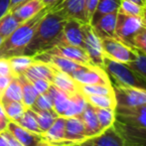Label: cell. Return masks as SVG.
I'll return each instance as SVG.
<instances>
[{"label":"cell","mask_w":146,"mask_h":146,"mask_svg":"<svg viewBox=\"0 0 146 146\" xmlns=\"http://www.w3.org/2000/svg\"><path fill=\"white\" fill-rule=\"evenodd\" d=\"M66 20L67 19L59 14L49 10L39 24L32 40L24 51V54L33 56L37 53L56 46L59 42Z\"/></svg>","instance_id":"1"},{"label":"cell","mask_w":146,"mask_h":146,"mask_svg":"<svg viewBox=\"0 0 146 146\" xmlns=\"http://www.w3.org/2000/svg\"><path fill=\"white\" fill-rule=\"evenodd\" d=\"M50 10V7H46L39 12L37 15L20 24L8 38L4 40L0 46V58H10V57L23 55L25 49L32 40L37 28L43 17Z\"/></svg>","instance_id":"2"},{"label":"cell","mask_w":146,"mask_h":146,"mask_svg":"<svg viewBox=\"0 0 146 146\" xmlns=\"http://www.w3.org/2000/svg\"><path fill=\"white\" fill-rule=\"evenodd\" d=\"M102 68L114 80L115 85L146 90V79L126 64L104 57Z\"/></svg>","instance_id":"3"},{"label":"cell","mask_w":146,"mask_h":146,"mask_svg":"<svg viewBox=\"0 0 146 146\" xmlns=\"http://www.w3.org/2000/svg\"><path fill=\"white\" fill-rule=\"evenodd\" d=\"M102 44L104 57L106 58L124 64L130 63L136 58V49L117 38H104L102 39Z\"/></svg>","instance_id":"4"},{"label":"cell","mask_w":146,"mask_h":146,"mask_svg":"<svg viewBox=\"0 0 146 146\" xmlns=\"http://www.w3.org/2000/svg\"><path fill=\"white\" fill-rule=\"evenodd\" d=\"M143 27L141 18L133 17L122 12H117L115 24V36L122 42L132 46V41L135 35Z\"/></svg>","instance_id":"5"},{"label":"cell","mask_w":146,"mask_h":146,"mask_svg":"<svg viewBox=\"0 0 146 146\" xmlns=\"http://www.w3.org/2000/svg\"><path fill=\"white\" fill-rule=\"evenodd\" d=\"M84 46L83 48L88 53V57L92 60L94 66L102 68L104 67V54L102 50V39L96 35L90 23H84ZM104 69V68H102Z\"/></svg>","instance_id":"6"},{"label":"cell","mask_w":146,"mask_h":146,"mask_svg":"<svg viewBox=\"0 0 146 146\" xmlns=\"http://www.w3.org/2000/svg\"><path fill=\"white\" fill-rule=\"evenodd\" d=\"M87 0H59L50 10L65 19H77L88 23L87 17Z\"/></svg>","instance_id":"7"},{"label":"cell","mask_w":146,"mask_h":146,"mask_svg":"<svg viewBox=\"0 0 146 146\" xmlns=\"http://www.w3.org/2000/svg\"><path fill=\"white\" fill-rule=\"evenodd\" d=\"M116 106L132 108L146 104V90L132 87L112 85Z\"/></svg>","instance_id":"8"},{"label":"cell","mask_w":146,"mask_h":146,"mask_svg":"<svg viewBox=\"0 0 146 146\" xmlns=\"http://www.w3.org/2000/svg\"><path fill=\"white\" fill-rule=\"evenodd\" d=\"M71 77L80 85H112L108 73L98 66H83Z\"/></svg>","instance_id":"9"},{"label":"cell","mask_w":146,"mask_h":146,"mask_svg":"<svg viewBox=\"0 0 146 146\" xmlns=\"http://www.w3.org/2000/svg\"><path fill=\"white\" fill-rule=\"evenodd\" d=\"M115 120L129 126L146 127V104L132 108L116 106Z\"/></svg>","instance_id":"10"},{"label":"cell","mask_w":146,"mask_h":146,"mask_svg":"<svg viewBox=\"0 0 146 146\" xmlns=\"http://www.w3.org/2000/svg\"><path fill=\"white\" fill-rule=\"evenodd\" d=\"M43 52L52 55H57V56L60 57H64V58L72 60V61L76 62V63L81 64V65L84 66H94L90 58L88 57V53L82 47L59 44L48 49V50L43 51Z\"/></svg>","instance_id":"11"},{"label":"cell","mask_w":146,"mask_h":146,"mask_svg":"<svg viewBox=\"0 0 146 146\" xmlns=\"http://www.w3.org/2000/svg\"><path fill=\"white\" fill-rule=\"evenodd\" d=\"M84 22L77 19H67L64 25L62 34L59 38V44L72 45V46H84Z\"/></svg>","instance_id":"12"},{"label":"cell","mask_w":146,"mask_h":146,"mask_svg":"<svg viewBox=\"0 0 146 146\" xmlns=\"http://www.w3.org/2000/svg\"><path fill=\"white\" fill-rule=\"evenodd\" d=\"M114 126L122 136L125 146H146V127L129 126L116 120Z\"/></svg>","instance_id":"13"},{"label":"cell","mask_w":146,"mask_h":146,"mask_svg":"<svg viewBox=\"0 0 146 146\" xmlns=\"http://www.w3.org/2000/svg\"><path fill=\"white\" fill-rule=\"evenodd\" d=\"M88 139L85 132L83 120L80 116L66 117L65 125V141L66 146L82 143Z\"/></svg>","instance_id":"14"},{"label":"cell","mask_w":146,"mask_h":146,"mask_svg":"<svg viewBox=\"0 0 146 146\" xmlns=\"http://www.w3.org/2000/svg\"><path fill=\"white\" fill-rule=\"evenodd\" d=\"M117 12L115 13L104 14L98 18L90 21L92 29L100 39L104 38H116L115 36V24H116Z\"/></svg>","instance_id":"15"},{"label":"cell","mask_w":146,"mask_h":146,"mask_svg":"<svg viewBox=\"0 0 146 146\" xmlns=\"http://www.w3.org/2000/svg\"><path fill=\"white\" fill-rule=\"evenodd\" d=\"M86 141L92 146H125L124 140L114 126V123L113 125L104 129L102 133L90 137Z\"/></svg>","instance_id":"16"},{"label":"cell","mask_w":146,"mask_h":146,"mask_svg":"<svg viewBox=\"0 0 146 146\" xmlns=\"http://www.w3.org/2000/svg\"><path fill=\"white\" fill-rule=\"evenodd\" d=\"M65 125L66 117L58 116L50 128L43 133V140L52 145L66 146L67 144L65 141Z\"/></svg>","instance_id":"17"},{"label":"cell","mask_w":146,"mask_h":146,"mask_svg":"<svg viewBox=\"0 0 146 146\" xmlns=\"http://www.w3.org/2000/svg\"><path fill=\"white\" fill-rule=\"evenodd\" d=\"M7 130L24 146H38L43 140L42 135L31 132L15 121H9Z\"/></svg>","instance_id":"18"},{"label":"cell","mask_w":146,"mask_h":146,"mask_svg":"<svg viewBox=\"0 0 146 146\" xmlns=\"http://www.w3.org/2000/svg\"><path fill=\"white\" fill-rule=\"evenodd\" d=\"M47 6L41 0H26L18 7L12 10V13L17 18L18 21L24 23L27 20L34 17L35 15H37L39 12L42 11Z\"/></svg>","instance_id":"19"},{"label":"cell","mask_w":146,"mask_h":146,"mask_svg":"<svg viewBox=\"0 0 146 146\" xmlns=\"http://www.w3.org/2000/svg\"><path fill=\"white\" fill-rule=\"evenodd\" d=\"M55 74V68L42 61L35 60V62L27 69V71L23 74L29 81L42 79L52 83Z\"/></svg>","instance_id":"20"},{"label":"cell","mask_w":146,"mask_h":146,"mask_svg":"<svg viewBox=\"0 0 146 146\" xmlns=\"http://www.w3.org/2000/svg\"><path fill=\"white\" fill-rule=\"evenodd\" d=\"M80 117L83 120L84 126H85V132L88 139L96 136V135L100 134L104 131L98 120L96 111H94V106H92L88 102L85 110L80 115Z\"/></svg>","instance_id":"21"},{"label":"cell","mask_w":146,"mask_h":146,"mask_svg":"<svg viewBox=\"0 0 146 146\" xmlns=\"http://www.w3.org/2000/svg\"><path fill=\"white\" fill-rule=\"evenodd\" d=\"M52 84L60 88L63 92H67L68 94H73L75 92H79L78 90V83L67 73H64L62 71L55 69L54 78H53Z\"/></svg>","instance_id":"22"},{"label":"cell","mask_w":146,"mask_h":146,"mask_svg":"<svg viewBox=\"0 0 146 146\" xmlns=\"http://www.w3.org/2000/svg\"><path fill=\"white\" fill-rule=\"evenodd\" d=\"M49 94L51 96L53 100V108L54 110L57 112L59 116H63L66 110L68 108L70 102V94L63 92L60 88L55 87L54 85H51L50 88L48 90Z\"/></svg>","instance_id":"23"},{"label":"cell","mask_w":146,"mask_h":146,"mask_svg":"<svg viewBox=\"0 0 146 146\" xmlns=\"http://www.w3.org/2000/svg\"><path fill=\"white\" fill-rule=\"evenodd\" d=\"M88 104L87 100L81 92H77L70 96V102L68 108L66 110L64 117H77L80 116L85 110Z\"/></svg>","instance_id":"24"},{"label":"cell","mask_w":146,"mask_h":146,"mask_svg":"<svg viewBox=\"0 0 146 146\" xmlns=\"http://www.w3.org/2000/svg\"><path fill=\"white\" fill-rule=\"evenodd\" d=\"M29 110H31L33 116L35 117L37 123L43 130V132L48 130L51 127V125L54 123L55 119L59 116L55 110H41L33 108V106L29 108Z\"/></svg>","instance_id":"25"},{"label":"cell","mask_w":146,"mask_h":146,"mask_svg":"<svg viewBox=\"0 0 146 146\" xmlns=\"http://www.w3.org/2000/svg\"><path fill=\"white\" fill-rule=\"evenodd\" d=\"M18 79L22 87V104L26 108H29L35 104V100L39 94L36 92L32 82L29 81L24 75L18 76Z\"/></svg>","instance_id":"26"},{"label":"cell","mask_w":146,"mask_h":146,"mask_svg":"<svg viewBox=\"0 0 146 146\" xmlns=\"http://www.w3.org/2000/svg\"><path fill=\"white\" fill-rule=\"evenodd\" d=\"M78 90L83 96H114L112 85H80Z\"/></svg>","instance_id":"27"},{"label":"cell","mask_w":146,"mask_h":146,"mask_svg":"<svg viewBox=\"0 0 146 146\" xmlns=\"http://www.w3.org/2000/svg\"><path fill=\"white\" fill-rule=\"evenodd\" d=\"M9 62L11 65L12 71H13L15 77H18L20 75H23L27 69L35 62V59L33 56L30 55H17V56L10 57Z\"/></svg>","instance_id":"28"},{"label":"cell","mask_w":146,"mask_h":146,"mask_svg":"<svg viewBox=\"0 0 146 146\" xmlns=\"http://www.w3.org/2000/svg\"><path fill=\"white\" fill-rule=\"evenodd\" d=\"M22 24L14 16L12 11H8L0 18V37L6 39L12 34L17 27Z\"/></svg>","instance_id":"29"},{"label":"cell","mask_w":146,"mask_h":146,"mask_svg":"<svg viewBox=\"0 0 146 146\" xmlns=\"http://www.w3.org/2000/svg\"><path fill=\"white\" fill-rule=\"evenodd\" d=\"M1 102V100H0ZM5 113L10 121H17L27 108L21 102L16 100H3L1 102Z\"/></svg>","instance_id":"30"},{"label":"cell","mask_w":146,"mask_h":146,"mask_svg":"<svg viewBox=\"0 0 146 146\" xmlns=\"http://www.w3.org/2000/svg\"><path fill=\"white\" fill-rule=\"evenodd\" d=\"M120 4H121V0H100L92 20L96 19V18L104 15V14L118 12L119 8H120Z\"/></svg>","instance_id":"31"},{"label":"cell","mask_w":146,"mask_h":146,"mask_svg":"<svg viewBox=\"0 0 146 146\" xmlns=\"http://www.w3.org/2000/svg\"><path fill=\"white\" fill-rule=\"evenodd\" d=\"M0 100H16L22 102V87L18 77H14L12 79L11 83L5 90Z\"/></svg>","instance_id":"32"},{"label":"cell","mask_w":146,"mask_h":146,"mask_svg":"<svg viewBox=\"0 0 146 146\" xmlns=\"http://www.w3.org/2000/svg\"><path fill=\"white\" fill-rule=\"evenodd\" d=\"M88 104L96 108H108L114 110L116 108L115 96H84Z\"/></svg>","instance_id":"33"},{"label":"cell","mask_w":146,"mask_h":146,"mask_svg":"<svg viewBox=\"0 0 146 146\" xmlns=\"http://www.w3.org/2000/svg\"><path fill=\"white\" fill-rule=\"evenodd\" d=\"M16 122H17L19 125H21L22 127L26 128L27 130L31 131V132L36 133V134L43 135V133H44L42 129L40 128V126L38 125L36 119H35V117L33 116L32 112H31V110L29 108H27V110L24 111V113L22 114L21 117H20Z\"/></svg>","instance_id":"34"},{"label":"cell","mask_w":146,"mask_h":146,"mask_svg":"<svg viewBox=\"0 0 146 146\" xmlns=\"http://www.w3.org/2000/svg\"><path fill=\"white\" fill-rule=\"evenodd\" d=\"M94 111H96V117H98V120L102 130L113 125L114 121H115V111L114 110L94 106Z\"/></svg>","instance_id":"35"},{"label":"cell","mask_w":146,"mask_h":146,"mask_svg":"<svg viewBox=\"0 0 146 146\" xmlns=\"http://www.w3.org/2000/svg\"><path fill=\"white\" fill-rule=\"evenodd\" d=\"M144 9L145 7H142V6L138 5L136 3L126 1V0H121L120 8H119L118 11L127 14V15L133 16V17L141 18L143 15V12H144Z\"/></svg>","instance_id":"36"},{"label":"cell","mask_w":146,"mask_h":146,"mask_svg":"<svg viewBox=\"0 0 146 146\" xmlns=\"http://www.w3.org/2000/svg\"><path fill=\"white\" fill-rule=\"evenodd\" d=\"M137 50V49H136ZM132 70L142 76L144 79H146V55L143 54L142 52L137 50V55L134 61L130 62V63L126 64Z\"/></svg>","instance_id":"37"},{"label":"cell","mask_w":146,"mask_h":146,"mask_svg":"<svg viewBox=\"0 0 146 146\" xmlns=\"http://www.w3.org/2000/svg\"><path fill=\"white\" fill-rule=\"evenodd\" d=\"M32 106L41 110H54L52 98L48 92L45 94H38L36 100H35V104Z\"/></svg>","instance_id":"38"},{"label":"cell","mask_w":146,"mask_h":146,"mask_svg":"<svg viewBox=\"0 0 146 146\" xmlns=\"http://www.w3.org/2000/svg\"><path fill=\"white\" fill-rule=\"evenodd\" d=\"M132 46L138 51L146 55V28L142 27L141 30L135 35L132 41Z\"/></svg>","instance_id":"39"},{"label":"cell","mask_w":146,"mask_h":146,"mask_svg":"<svg viewBox=\"0 0 146 146\" xmlns=\"http://www.w3.org/2000/svg\"><path fill=\"white\" fill-rule=\"evenodd\" d=\"M32 84H33V86H34L36 92H38L39 94L47 92L49 90V88H50L51 85H52L51 82L46 81V80H42V79L34 80V81H32Z\"/></svg>","instance_id":"40"},{"label":"cell","mask_w":146,"mask_h":146,"mask_svg":"<svg viewBox=\"0 0 146 146\" xmlns=\"http://www.w3.org/2000/svg\"><path fill=\"white\" fill-rule=\"evenodd\" d=\"M0 76H7V77H15L10 65L9 59L0 58Z\"/></svg>","instance_id":"41"},{"label":"cell","mask_w":146,"mask_h":146,"mask_svg":"<svg viewBox=\"0 0 146 146\" xmlns=\"http://www.w3.org/2000/svg\"><path fill=\"white\" fill-rule=\"evenodd\" d=\"M98 1H100V0H87V7H86V11H87V17H88V23L90 22L92 16H94Z\"/></svg>","instance_id":"42"},{"label":"cell","mask_w":146,"mask_h":146,"mask_svg":"<svg viewBox=\"0 0 146 146\" xmlns=\"http://www.w3.org/2000/svg\"><path fill=\"white\" fill-rule=\"evenodd\" d=\"M9 121L10 120L8 119L7 115H6L5 110H4V108H3V106H2L1 102H0V134L7 129Z\"/></svg>","instance_id":"43"},{"label":"cell","mask_w":146,"mask_h":146,"mask_svg":"<svg viewBox=\"0 0 146 146\" xmlns=\"http://www.w3.org/2000/svg\"><path fill=\"white\" fill-rule=\"evenodd\" d=\"M1 135L4 137V139H5L6 142L8 143L9 146H24L21 142H19L7 129H6L5 131H3V132L1 133Z\"/></svg>","instance_id":"44"},{"label":"cell","mask_w":146,"mask_h":146,"mask_svg":"<svg viewBox=\"0 0 146 146\" xmlns=\"http://www.w3.org/2000/svg\"><path fill=\"white\" fill-rule=\"evenodd\" d=\"M14 77H7V76H0V98L3 96L4 92L11 83L12 79Z\"/></svg>","instance_id":"45"},{"label":"cell","mask_w":146,"mask_h":146,"mask_svg":"<svg viewBox=\"0 0 146 146\" xmlns=\"http://www.w3.org/2000/svg\"><path fill=\"white\" fill-rule=\"evenodd\" d=\"M10 0H0V18L9 11Z\"/></svg>","instance_id":"46"},{"label":"cell","mask_w":146,"mask_h":146,"mask_svg":"<svg viewBox=\"0 0 146 146\" xmlns=\"http://www.w3.org/2000/svg\"><path fill=\"white\" fill-rule=\"evenodd\" d=\"M26 0H10V5H9V11H12L14 10L16 7L22 4L23 2H25Z\"/></svg>","instance_id":"47"},{"label":"cell","mask_w":146,"mask_h":146,"mask_svg":"<svg viewBox=\"0 0 146 146\" xmlns=\"http://www.w3.org/2000/svg\"><path fill=\"white\" fill-rule=\"evenodd\" d=\"M41 1H42L47 7H52V6L55 5L59 0H41Z\"/></svg>","instance_id":"48"},{"label":"cell","mask_w":146,"mask_h":146,"mask_svg":"<svg viewBox=\"0 0 146 146\" xmlns=\"http://www.w3.org/2000/svg\"><path fill=\"white\" fill-rule=\"evenodd\" d=\"M126 1L133 2V3H136L138 5L142 6V7H146V0H126Z\"/></svg>","instance_id":"49"},{"label":"cell","mask_w":146,"mask_h":146,"mask_svg":"<svg viewBox=\"0 0 146 146\" xmlns=\"http://www.w3.org/2000/svg\"><path fill=\"white\" fill-rule=\"evenodd\" d=\"M0 146H9L8 145V143L6 142L5 139H4V137L2 136L1 134H0Z\"/></svg>","instance_id":"50"},{"label":"cell","mask_w":146,"mask_h":146,"mask_svg":"<svg viewBox=\"0 0 146 146\" xmlns=\"http://www.w3.org/2000/svg\"><path fill=\"white\" fill-rule=\"evenodd\" d=\"M141 20H142V24H143V27L146 28V7L144 9V12H143V15L141 17Z\"/></svg>","instance_id":"51"},{"label":"cell","mask_w":146,"mask_h":146,"mask_svg":"<svg viewBox=\"0 0 146 146\" xmlns=\"http://www.w3.org/2000/svg\"><path fill=\"white\" fill-rule=\"evenodd\" d=\"M70 146H92V144L88 142V141H84L82 143H79V144H75V145H70Z\"/></svg>","instance_id":"52"},{"label":"cell","mask_w":146,"mask_h":146,"mask_svg":"<svg viewBox=\"0 0 146 146\" xmlns=\"http://www.w3.org/2000/svg\"><path fill=\"white\" fill-rule=\"evenodd\" d=\"M38 146H57V145H52V144H49V143H47V142H45L44 140H42L40 142V144H39Z\"/></svg>","instance_id":"53"},{"label":"cell","mask_w":146,"mask_h":146,"mask_svg":"<svg viewBox=\"0 0 146 146\" xmlns=\"http://www.w3.org/2000/svg\"><path fill=\"white\" fill-rule=\"evenodd\" d=\"M4 40H5V39H4V38H2V37H0V46H1V45H2V43L4 42Z\"/></svg>","instance_id":"54"}]
</instances>
